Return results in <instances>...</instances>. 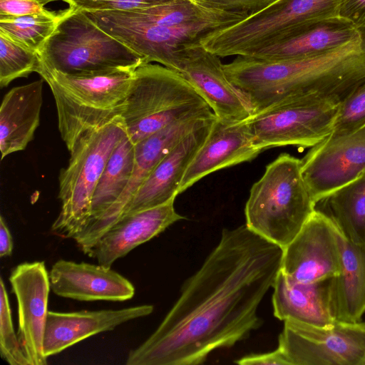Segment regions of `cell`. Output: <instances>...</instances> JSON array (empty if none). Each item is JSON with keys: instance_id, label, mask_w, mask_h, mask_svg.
Masks as SVG:
<instances>
[{"instance_id": "36", "label": "cell", "mask_w": 365, "mask_h": 365, "mask_svg": "<svg viewBox=\"0 0 365 365\" xmlns=\"http://www.w3.org/2000/svg\"><path fill=\"white\" fill-rule=\"evenodd\" d=\"M57 0H41V1L43 2V4L44 5H46V4L49 3V2H52V1H56Z\"/></svg>"}, {"instance_id": "21", "label": "cell", "mask_w": 365, "mask_h": 365, "mask_svg": "<svg viewBox=\"0 0 365 365\" xmlns=\"http://www.w3.org/2000/svg\"><path fill=\"white\" fill-rule=\"evenodd\" d=\"M213 121L190 133L162 159L125 207L120 218L176 197L184 174L205 140Z\"/></svg>"}, {"instance_id": "20", "label": "cell", "mask_w": 365, "mask_h": 365, "mask_svg": "<svg viewBox=\"0 0 365 365\" xmlns=\"http://www.w3.org/2000/svg\"><path fill=\"white\" fill-rule=\"evenodd\" d=\"M175 200L121 217L100 238L88 255L96 259L98 264L110 267L118 259L185 218L176 212Z\"/></svg>"}, {"instance_id": "27", "label": "cell", "mask_w": 365, "mask_h": 365, "mask_svg": "<svg viewBox=\"0 0 365 365\" xmlns=\"http://www.w3.org/2000/svg\"><path fill=\"white\" fill-rule=\"evenodd\" d=\"M64 10L21 16H0V34L37 53L55 31Z\"/></svg>"}, {"instance_id": "23", "label": "cell", "mask_w": 365, "mask_h": 365, "mask_svg": "<svg viewBox=\"0 0 365 365\" xmlns=\"http://www.w3.org/2000/svg\"><path fill=\"white\" fill-rule=\"evenodd\" d=\"M329 279L299 282L280 269L272 287L274 316L283 322L291 319L322 327L334 325L336 321L329 308Z\"/></svg>"}, {"instance_id": "14", "label": "cell", "mask_w": 365, "mask_h": 365, "mask_svg": "<svg viewBox=\"0 0 365 365\" xmlns=\"http://www.w3.org/2000/svg\"><path fill=\"white\" fill-rule=\"evenodd\" d=\"M218 56L201 43L186 48L177 55V70L204 99L216 118L235 122L252 116L250 110L227 78Z\"/></svg>"}, {"instance_id": "16", "label": "cell", "mask_w": 365, "mask_h": 365, "mask_svg": "<svg viewBox=\"0 0 365 365\" xmlns=\"http://www.w3.org/2000/svg\"><path fill=\"white\" fill-rule=\"evenodd\" d=\"M361 34L360 29L340 16L312 19L245 56L267 61L307 58L346 45L359 38Z\"/></svg>"}, {"instance_id": "32", "label": "cell", "mask_w": 365, "mask_h": 365, "mask_svg": "<svg viewBox=\"0 0 365 365\" xmlns=\"http://www.w3.org/2000/svg\"><path fill=\"white\" fill-rule=\"evenodd\" d=\"M210 6L229 12L256 14L276 0H200Z\"/></svg>"}, {"instance_id": "30", "label": "cell", "mask_w": 365, "mask_h": 365, "mask_svg": "<svg viewBox=\"0 0 365 365\" xmlns=\"http://www.w3.org/2000/svg\"><path fill=\"white\" fill-rule=\"evenodd\" d=\"M365 124V82L355 88L339 104L331 134L350 132Z\"/></svg>"}, {"instance_id": "26", "label": "cell", "mask_w": 365, "mask_h": 365, "mask_svg": "<svg viewBox=\"0 0 365 365\" xmlns=\"http://www.w3.org/2000/svg\"><path fill=\"white\" fill-rule=\"evenodd\" d=\"M134 163L135 144L127 136L112 153L97 183L89 222L101 216L121 196L130 179Z\"/></svg>"}, {"instance_id": "8", "label": "cell", "mask_w": 365, "mask_h": 365, "mask_svg": "<svg viewBox=\"0 0 365 365\" xmlns=\"http://www.w3.org/2000/svg\"><path fill=\"white\" fill-rule=\"evenodd\" d=\"M342 0H276L239 23L205 37L202 46L218 56H248L306 21L339 16Z\"/></svg>"}, {"instance_id": "7", "label": "cell", "mask_w": 365, "mask_h": 365, "mask_svg": "<svg viewBox=\"0 0 365 365\" xmlns=\"http://www.w3.org/2000/svg\"><path fill=\"white\" fill-rule=\"evenodd\" d=\"M240 365H365V322L317 327L284 321L277 347L242 356Z\"/></svg>"}, {"instance_id": "9", "label": "cell", "mask_w": 365, "mask_h": 365, "mask_svg": "<svg viewBox=\"0 0 365 365\" xmlns=\"http://www.w3.org/2000/svg\"><path fill=\"white\" fill-rule=\"evenodd\" d=\"M85 12L101 29L143 56L145 63L157 62L175 71L180 51L229 27L217 22L168 27L135 21L117 11Z\"/></svg>"}, {"instance_id": "35", "label": "cell", "mask_w": 365, "mask_h": 365, "mask_svg": "<svg viewBox=\"0 0 365 365\" xmlns=\"http://www.w3.org/2000/svg\"><path fill=\"white\" fill-rule=\"evenodd\" d=\"M13 241L10 231L3 217H0V256L9 257L12 254Z\"/></svg>"}, {"instance_id": "5", "label": "cell", "mask_w": 365, "mask_h": 365, "mask_svg": "<svg viewBox=\"0 0 365 365\" xmlns=\"http://www.w3.org/2000/svg\"><path fill=\"white\" fill-rule=\"evenodd\" d=\"M38 53L41 68L72 75L134 71L145 63L143 56L101 29L85 11L69 7Z\"/></svg>"}, {"instance_id": "3", "label": "cell", "mask_w": 365, "mask_h": 365, "mask_svg": "<svg viewBox=\"0 0 365 365\" xmlns=\"http://www.w3.org/2000/svg\"><path fill=\"white\" fill-rule=\"evenodd\" d=\"M134 71L72 75L40 68L38 73L53 93L58 130L68 151L83 135L120 115Z\"/></svg>"}, {"instance_id": "18", "label": "cell", "mask_w": 365, "mask_h": 365, "mask_svg": "<svg viewBox=\"0 0 365 365\" xmlns=\"http://www.w3.org/2000/svg\"><path fill=\"white\" fill-rule=\"evenodd\" d=\"M48 274L51 290L61 297L122 302L135 294V287L128 279L99 264L59 259Z\"/></svg>"}, {"instance_id": "6", "label": "cell", "mask_w": 365, "mask_h": 365, "mask_svg": "<svg viewBox=\"0 0 365 365\" xmlns=\"http://www.w3.org/2000/svg\"><path fill=\"white\" fill-rule=\"evenodd\" d=\"M127 136L118 115L77 140L69 151L68 165L59 175L61 210L51 226L53 233L73 239L86 228L97 183L112 153Z\"/></svg>"}, {"instance_id": "15", "label": "cell", "mask_w": 365, "mask_h": 365, "mask_svg": "<svg viewBox=\"0 0 365 365\" xmlns=\"http://www.w3.org/2000/svg\"><path fill=\"white\" fill-rule=\"evenodd\" d=\"M19 313L18 337L29 365H45L43 335L51 290L44 262L17 265L9 278Z\"/></svg>"}, {"instance_id": "1", "label": "cell", "mask_w": 365, "mask_h": 365, "mask_svg": "<svg viewBox=\"0 0 365 365\" xmlns=\"http://www.w3.org/2000/svg\"><path fill=\"white\" fill-rule=\"evenodd\" d=\"M283 249L244 224L224 228L201 266L126 365H198L247 339L262 324L258 309L281 269Z\"/></svg>"}, {"instance_id": "13", "label": "cell", "mask_w": 365, "mask_h": 365, "mask_svg": "<svg viewBox=\"0 0 365 365\" xmlns=\"http://www.w3.org/2000/svg\"><path fill=\"white\" fill-rule=\"evenodd\" d=\"M340 235L328 217L314 210L296 237L283 249L281 271L303 283L337 276L341 271Z\"/></svg>"}, {"instance_id": "10", "label": "cell", "mask_w": 365, "mask_h": 365, "mask_svg": "<svg viewBox=\"0 0 365 365\" xmlns=\"http://www.w3.org/2000/svg\"><path fill=\"white\" fill-rule=\"evenodd\" d=\"M339 104L305 99L287 101L248 118L262 150L286 145L312 148L333 130Z\"/></svg>"}, {"instance_id": "34", "label": "cell", "mask_w": 365, "mask_h": 365, "mask_svg": "<svg viewBox=\"0 0 365 365\" xmlns=\"http://www.w3.org/2000/svg\"><path fill=\"white\" fill-rule=\"evenodd\" d=\"M339 16L357 28H365V0H342Z\"/></svg>"}, {"instance_id": "11", "label": "cell", "mask_w": 365, "mask_h": 365, "mask_svg": "<svg viewBox=\"0 0 365 365\" xmlns=\"http://www.w3.org/2000/svg\"><path fill=\"white\" fill-rule=\"evenodd\" d=\"M215 118L214 113L185 118L136 143L134 167L125 191L101 216L90 222L73 237L78 247L88 255L100 238L119 220L125 207L162 159L185 137Z\"/></svg>"}, {"instance_id": "2", "label": "cell", "mask_w": 365, "mask_h": 365, "mask_svg": "<svg viewBox=\"0 0 365 365\" xmlns=\"http://www.w3.org/2000/svg\"><path fill=\"white\" fill-rule=\"evenodd\" d=\"M315 210L302 173V162L288 153L269 163L253 184L245 207V225L282 249Z\"/></svg>"}, {"instance_id": "19", "label": "cell", "mask_w": 365, "mask_h": 365, "mask_svg": "<svg viewBox=\"0 0 365 365\" xmlns=\"http://www.w3.org/2000/svg\"><path fill=\"white\" fill-rule=\"evenodd\" d=\"M153 309L151 304H143L115 310L48 311L43 335L44 354L46 357L57 354L93 335L111 331L125 322L150 315Z\"/></svg>"}, {"instance_id": "12", "label": "cell", "mask_w": 365, "mask_h": 365, "mask_svg": "<svg viewBox=\"0 0 365 365\" xmlns=\"http://www.w3.org/2000/svg\"><path fill=\"white\" fill-rule=\"evenodd\" d=\"M302 173L316 202L365 173V124L330 133L301 159Z\"/></svg>"}, {"instance_id": "4", "label": "cell", "mask_w": 365, "mask_h": 365, "mask_svg": "<svg viewBox=\"0 0 365 365\" xmlns=\"http://www.w3.org/2000/svg\"><path fill=\"white\" fill-rule=\"evenodd\" d=\"M212 112L180 73L150 63L135 70L120 116L135 145L173 122Z\"/></svg>"}, {"instance_id": "31", "label": "cell", "mask_w": 365, "mask_h": 365, "mask_svg": "<svg viewBox=\"0 0 365 365\" xmlns=\"http://www.w3.org/2000/svg\"><path fill=\"white\" fill-rule=\"evenodd\" d=\"M73 10L83 11H128L163 4L173 0H57Z\"/></svg>"}, {"instance_id": "24", "label": "cell", "mask_w": 365, "mask_h": 365, "mask_svg": "<svg viewBox=\"0 0 365 365\" xmlns=\"http://www.w3.org/2000/svg\"><path fill=\"white\" fill-rule=\"evenodd\" d=\"M341 271L329 279V308L337 322L356 323L365 313V243H355L341 232Z\"/></svg>"}, {"instance_id": "29", "label": "cell", "mask_w": 365, "mask_h": 365, "mask_svg": "<svg viewBox=\"0 0 365 365\" xmlns=\"http://www.w3.org/2000/svg\"><path fill=\"white\" fill-rule=\"evenodd\" d=\"M0 354L11 365H29L13 324L8 294L0 279Z\"/></svg>"}, {"instance_id": "25", "label": "cell", "mask_w": 365, "mask_h": 365, "mask_svg": "<svg viewBox=\"0 0 365 365\" xmlns=\"http://www.w3.org/2000/svg\"><path fill=\"white\" fill-rule=\"evenodd\" d=\"M315 210L328 217L347 240L365 243V173L318 200Z\"/></svg>"}, {"instance_id": "17", "label": "cell", "mask_w": 365, "mask_h": 365, "mask_svg": "<svg viewBox=\"0 0 365 365\" xmlns=\"http://www.w3.org/2000/svg\"><path fill=\"white\" fill-rule=\"evenodd\" d=\"M262 150L246 120L229 122L216 118L202 146L188 165L179 187L185 191L205 176L255 158Z\"/></svg>"}, {"instance_id": "22", "label": "cell", "mask_w": 365, "mask_h": 365, "mask_svg": "<svg viewBox=\"0 0 365 365\" xmlns=\"http://www.w3.org/2000/svg\"><path fill=\"white\" fill-rule=\"evenodd\" d=\"M43 79L16 86L4 96L0 108L1 160L24 150L40 123Z\"/></svg>"}, {"instance_id": "28", "label": "cell", "mask_w": 365, "mask_h": 365, "mask_svg": "<svg viewBox=\"0 0 365 365\" xmlns=\"http://www.w3.org/2000/svg\"><path fill=\"white\" fill-rule=\"evenodd\" d=\"M41 68L37 52L0 34V87H6L16 78L27 77Z\"/></svg>"}, {"instance_id": "33", "label": "cell", "mask_w": 365, "mask_h": 365, "mask_svg": "<svg viewBox=\"0 0 365 365\" xmlns=\"http://www.w3.org/2000/svg\"><path fill=\"white\" fill-rule=\"evenodd\" d=\"M41 0H0V16H21L48 11Z\"/></svg>"}]
</instances>
